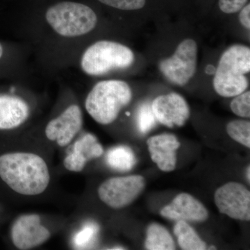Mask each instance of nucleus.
I'll return each instance as SVG.
<instances>
[{
    "instance_id": "obj_12",
    "label": "nucleus",
    "mask_w": 250,
    "mask_h": 250,
    "mask_svg": "<svg viewBox=\"0 0 250 250\" xmlns=\"http://www.w3.org/2000/svg\"><path fill=\"white\" fill-rule=\"evenodd\" d=\"M161 215L170 220L186 222H204L208 217L205 206L188 193L177 195L170 204L162 208Z\"/></svg>"
},
{
    "instance_id": "obj_1",
    "label": "nucleus",
    "mask_w": 250,
    "mask_h": 250,
    "mask_svg": "<svg viewBox=\"0 0 250 250\" xmlns=\"http://www.w3.org/2000/svg\"><path fill=\"white\" fill-rule=\"evenodd\" d=\"M0 178L18 194L36 196L47 188L51 176L48 166L41 156L17 152L0 156Z\"/></svg>"
},
{
    "instance_id": "obj_17",
    "label": "nucleus",
    "mask_w": 250,
    "mask_h": 250,
    "mask_svg": "<svg viewBox=\"0 0 250 250\" xmlns=\"http://www.w3.org/2000/svg\"><path fill=\"white\" fill-rule=\"evenodd\" d=\"M108 164L113 168L120 171H129L136 165V159L131 148L119 146L108 152Z\"/></svg>"
},
{
    "instance_id": "obj_24",
    "label": "nucleus",
    "mask_w": 250,
    "mask_h": 250,
    "mask_svg": "<svg viewBox=\"0 0 250 250\" xmlns=\"http://www.w3.org/2000/svg\"><path fill=\"white\" fill-rule=\"evenodd\" d=\"M248 0H218L220 11L227 14H233L241 11Z\"/></svg>"
},
{
    "instance_id": "obj_14",
    "label": "nucleus",
    "mask_w": 250,
    "mask_h": 250,
    "mask_svg": "<svg viewBox=\"0 0 250 250\" xmlns=\"http://www.w3.org/2000/svg\"><path fill=\"white\" fill-rule=\"evenodd\" d=\"M30 110L22 99L11 95H0V130L15 129L29 118Z\"/></svg>"
},
{
    "instance_id": "obj_19",
    "label": "nucleus",
    "mask_w": 250,
    "mask_h": 250,
    "mask_svg": "<svg viewBox=\"0 0 250 250\" xmlns=\"http://www.w3.org/2000/svg\"><path fill=\"white\" fill-rule=\"evenodd\" d=\"M229 136L246 147H250V123L243 120L230 122L227 126Z\"/></svg>"
},
{
    "instance_id": "obj_2",
    "label": "nucleus",
    "mask_w": 250,
    "mask_h": 250,
    "mask_svg": "<svg viewBox=\"0 0 250 250\" xmlns=\"http://www.w3.org/2000/svg\"><path fill=\"white\" fill-rule=\"evenodd\" d=\"M132 99L129 85L120 80L99 82L85 100V109L97 123L109 125L116 121L120 112Z\"/></svg>"
},
{
    "instance_id": "obj_7",
    "label": "nucleus",
    "mask_w": 250,
    "mask_h": 250,
    "mask_svg": "<svg viewBox=\"0 0 250 250\" xmlns=\"http://www.w3.org/2000/svg\"><path fill=\"white\" fill-rule=\"evenodd\" d=\"M146 180L141 175L113 177L98 188V196L108 207L119 209L131 205L142 193Z\"/></svg>"
},
{
    "instance_id": "obj_15",
    "label": "nucleus",
    "mask_w": 250,
    "mask_h": 250,
    "mask_svg": "<svg viewBox=\"0 0 250 250\" xmlns=\"http://www.w3.org/2000/svg\"><path fill=\"white\" fill-rule=\"evenodd\" d=\"M145 247L149 250H173L175 245L170 233L162 225L153 223L148 227Z\"/></svg>"
},
{
    "instance_id": "obj_8",
    "label": "nucleus",
    "mask_w": 250,
    "mask_h": 250,
    "mask_svg": "<svg viewBox=\"0 0 250 250\" xmlns=\"http://www.w3.org/2000/svg\"><path fill=\"white\" fill-rule=\"evenodd\" d=\"M219 211L235 220L250 221V192L243 184L229 182L215 191Z\"/></svg>"
},
{
    "instance_id": "obj_13",
    "label": "nucleus",
    "mask_w": 250,
    "mask_h": 250,
    "mask_svg": "<svg viewBox=\"0 0 250 250\" xmlns=\"http://www.w3.org/2000/svg\"><path fill=\"white\" fill-rule=\"evenodd\" d=\"M147 144L152 160L161 170L171 172L177 164L176 150L180 143L174 135L164 134L152 136L147 140Z\"/></svg>"
},
{
    "instance_id": "obj_16",
    "label": "nucleus",
    "mask_w": 250,
    "mask_h": 250,
    "mask_svg": "<svg viewBox=\"0 0 250 250\" xmlns=\"http://www.w3.org/2000/svg\"><path fill=\"white\" fill-rule=\"evenodd\" d=\"M174 233L179 246L184 250H204L207 245L186 221L178 220L174 227Z\"/></svg>"
},
{
    "instance_id": "obj_9",
    "label": "nucleus",
    "mask_w": 250,
    "mask_h": 250,
    "mask_svg": "<svg viewBox=\"0 0 250 250\" xmlns=\"http://www.w3.org/2000/svg\"><path fill=\"white\" fill-rule=\"evenodd\" d=\"M48 229L41 225L38 214L21 215L13 224L11 237L16 248L21 250L32 249L41 246L50 238Z\"/></svg>"
},
{
    "instance_id": "obj_6",
    "label": "nucleus",
    "mask_w": 250,
    "mask_h": 250,
    "mask_svg": "<svg viewBox=\"0 0 250 250\" xmlns=\"http://www.w3.org/2000/svg\"><path fill=\"white\" fill-rule=\"evenodd\" d=\"M197 54L196 42L186 39L179 44L172 57L160 62L159 69L171 83L186 85L196 72Z\"/></svg>"
},
{
    "instance_id": "obj_11",
    "label": "nucleus",
    "mask_w": 250,
    "mask_h": 250,
    "mask_svg": "<svg viewBox=\"0 0 250 250\" xmlns=\"http://www.w3.org/2000/svg\"><path fill=\"white\" fill-rule=\"evenodd\" d=\"M152 108L156 121L170 128L183 126L190 115L185 99L175 93L157 97Z\"/></svg>"
},
{
    "instance_id": "obj_3",
    "label": "nucleus",
    "mask_w": 250,
    "mask_h": 250,
    "mask_svg": "<svg viewBox=\"0 0 250 250\" xmlns=\"http://www.w3.org/2000/svg\"><path fill=\"white\" fill-rule=\"evenodd\" d=\"M250 71V49L235 45L225 51L219 61L213 78V88L224 98L236 97L248 87L246 74Z\"/></svg>"
},
{
    "instance_id": "obj_5",
    "label": "nucleus",
    "mask_w": 250,
    "mask_h": 250,
    "mask_svg": "<svg viewBox=\"0 0 250 250\" xmlns=\"http://www.w3.org/2000/svg\"><path fill=\"white\" fill-rule=\"evenodd\" d=\"M134 60V53L126 46L113 41H101L85 51L81 65L87 75L100 76L111 70L127 68Z\"/></svg>"
},
{
    "instance_id": "obj_22",
    "label": "nucleus",
    "mask_w": 250,
    "mask_h": 250,
    "mask_svg": "<svg viewBox=\"0 0 250 250\" xmlns=\"http://www.w3.org/2000/svg\"><path fill=\"white\" fill-rule=\"evenodd\" d=\"M106 6L123 11H136L142 9L147 0H98Z\"/></svg>"
},
{
    "instance_id": "obj_4",
    "label": "nucleus",
    "mask_w": 250,
    "mask_h": 250,
    "mask_svg": "<svg viewBox=\"0 0 250 250\" xmlns=\"http://www.w3.org/2000/svg\"><path fill=\"white\" fill-rule=\"evenodd\" d=\"M45 17L57 34L67 38L85 35L93 30L98 22V17L91 8L72 1H62L51 6Z\"/></svg>"
},
{
    "instance_id": "obj_20",
    "label": "nucleus",
    "mask_w": 250,
    "mask_h": 250,
    "mask_svg": "<svg viewBox=\"0 0 250 250\" xmlns=\"http://www.w3.org/2000/svg\"><path fill=\"white\" fill-rule=\"evenodd\" d=\"M156 121L150 103L141 104L136 113V124L140 132L143 134L149 132L156 126Z\"/></svg>"
},
{
    "instance_id": "obj_27",
    "label": "nucleus",
    "mask_w": 250,
    "mask_h": 250,
    "mask_svg": "<svg viewBox=\"0 0 250 250\" xmlns=\"http://www.w3.org/2000/svg\"><path fill=\"white\" fill-rule=\"evenodd\" d=\"M3 55V47L1 46V44H0V59L1 58Z\"/></svg>"
},
{
    "instance_id": "obj_26",
    "label": "nucleus",
    "mask_w": 250,
    "mask_h": 250,
    "mask_svg": "<svg viewBox=\"0 0 250 250\" xmlns=\"http://www.w3.org/2000/svg\"><path fill=\"white\" fill-rule=\"evenodd\" d=\"M250 166H248V169H247V178H248V181L250 180Z\"/></svg>"
},
{
    "instance_id": "obj_18",
    "label": "nucleus",
    "mask_w": 250,
    "mask_h": 250,
    "mask_svg": "<svg viewBox=\"0 0 250 250\" xmlns=\"http://www.w3.org/2000/svg\"><path fill=\"white\" fill-rule=\"evenodd\" d=\"M74 151L80 153L88 162L103 155V146L98 142L96 138L92 134L84 135L74 146Z\"/></svg>"
},
{
    "instance_id": "obj_25",
    "label": "nucleus",
    "mask_w": 250,
    "mask_h": 250,
    "mask_svg": "<svg viewBox=\"0 0 250 250\" xmlns=\"http://www.w3.org/2000/svg\"><path fill=\"white\" fill-rule=\"evenodd\" d=\"M239 21L247 29H250V4H247L240 11Z\"/></svg>"
},
{
    "instance_id": "obj_23",
    "label": "nucleus",
    "mask_w": 250,
    "mask_h": 250,
    "mask_svg": "<svg viewBox=\"0 0 250 250\" xmlns=\"http://www.w3.org/2000/svg\"><path fill=\"white\" fill-rule=\"evenodd\" d=\"M86 163L87 161L82 154L73 151V152L64 159L63 165L67 170L79 172L83 170Z\"/></svg>"
},
{
    "instance_id": "obj_21",
    "label": "nucleus",
    "mask_w": 250,
    "mask_h": 250,
    "mask_svg": "<svg viewBox=\"0 0 250 250\" xmlns=\"http://www.w3.org/2000/svg\"><path fill=\"white\" fill-rule=\"evenodd\" d=\"M230 106H231V111L236 116L249 118L250 117V92L247 91L246 93L243 92V93L237 95L231 102Z\"/></svg>"
},
{
    "instance_id": "obj_10",
    "label": "nucleus",
    "mask_w": 250,
    "mask_h": 250,
    "mask_svg": "<svg viewBox=\"0 0 250 250\" xmlns=\"http://www.w3.org/2000/svg\"><path fill=\"white\" fill-rule=\"evenodd\" d=\"M83 125V116L78 105L68 106L62 114L52 120L45 128V136L60 147L72 142Z\"/></svg>"
}]
</instances>
